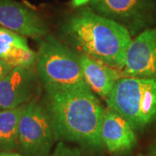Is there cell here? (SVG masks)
I'll use <instances>...</instances> for the list:
<instances>
[{
    "label": "cell",
    "instance_id": "1",
    "mask_svg": "<svg viewBox=\"0 0 156 156\" xmlns=\"http://www.w3.org/2000/svg\"><path fill=\"white\" fill-rule=\"evenodd\" d=\"M56 140L101 150V130L105 108L91 89L45 91Z\"/></svg>",
    "mask_w": 156,
    "mask_h": 156
},
{
    "label": "cell",
    "instance_id": "2",
    "mask_svg": "<svg viewBox=\"0 0 156 156\" xmlns=\"http://www.w3.org/2000/svg\"><path fill=\"white\" fill-rule=\"evenodd\" d=\"M62 32L83 54L123 71L132 41L125 26L90 9H83L64 23Z\"/></svg>",
    "mask_w": 156,
    "mask_h": 156
},
{
    "label": "cell",
    "instance_id": "3",
    "mask_svg": "<svg viewBox=\"0 0 156 156\" xmlns=\"http://www.w3.org/2000/svg\"><path fill=\"white\" fill-rule=\"evenodd\" d=\"M36 70L45 91L89 88L84 79L80 55L51 36H46L39 45Z\"/></svg>",
    "mask_w": 156,
    "mask_h": 156
},
{
    "label": "cell",
    "instance_id": "4",
    "mask_svg": "<svg viewBox=\"0 0 156 156\" xmlns=\"http://www.w3.org/2000/svg\"><path fill=\"white\" fill-rule=\"evenodd\" d=\"M106 102L134 130L146 128L156 120V78L124 76L117 81Z\"/></svg>",
    "mask_w": 156,
    "mask_h": 156
},
{
    "label": "cell",
    "instance_id": "5",
    "mask_svg": "<svg viewBox=\"0 0 156 156\" xmlns=\"http://www.w3.org/2000/svg\"><path fill=\"white\" fill-rule=\"evenodd\" d=\"M56 140L48 108L36 97L25 104L19 122L18 147L25 156H48Z\"/></svg>",
    "mask_w": 156,
    "mask_h": 156
},
{
    "label": "cell",
    "instance_id": "6",
    "mask_svg": "<svg viewBox=\"0 0 156 156\" xmlns=\"http://www.w3.org/2000/svg\"><path fill=\"white\" fill-rule=\"evenodd\" d=\"M93 11L121 23L134 35L156 23V0H91Z\"/></svg>",
    "mask_w": 156,
    "mask_h": 156
},
{
    "label": "cell",
    "instance_id": "7",
    "mask_svg": "<svg viewBox=\"0 0 156 156\" xmlns=\"http://www.w3.org/2000/svg\"><path fill=\"white\" fill-rule=\"evenodd\" d=\"M35 66L13 68L0 82V110L27 104L38 94V76Z\"/></svg>",
    "mask_w": 156,
    "mask_h": 156
},
{
    "label": "cell",
    "instance_id": "8",
    "mask_svg": "<svg viewBox=\"0 0 156 156\" xmlns=\"http://www.w3.org/2000/svg\"><path fill=\"white\" fill-rule=\"evenodd\" d=\"M123 73L126 76L156 78V27L146 29L131 41Z\"/></svg>",
    "mask_w": 156,
    "mask_h": 156
},
{
    "label": "cell",
    "instance_id": "9",
    "mask_svg": "<svg viewBox=\"0 0 156 156\" xmlns=\"http://www.w3.org/2000/svg\"><path fill=\"white\" fill-rule=\"evenodd\" d=\"M0 26L25 37L42 38L48 27L38 13L15 0H0Z\"/></svg>",
    "mask_w": 156,
    "mask_h": 156
},
{
    "label": "cell",
    "instance_id": "10",
    "mask_svg": "<svg viewBox=\"0 0 156 156\" xmlns=\"http://www.w3.org/2000/svg\"><path fill=\"white\" fill-rule=\"evenodd\" d=\"M101 135L104 147L113 154H127L137 144V138L131 125L109 107L104 111Z\"/></svg>",
    "mask_w": 156,
    "mask_h": 156
},
{
    "label": "cell",
    "instance_id": "11",
    "mask_svg": "<svg viewBox=\"0 0 156 156\" xmlns=\"http://www.w3.org/2000/svg\"><path fill=\"white\" fill-rule=\"evenodd\" d=\"M80 62L88 86L93 92L105 100L111 94L117 81L125 76L122 70L111 67L85 54H80Z\"/></svg>",
    "mask_w": 156,
    "mask_h": 156
},
{
    "label": "cell",
    "instance_id": "12",
    "mask_svg": "<svg viewBox=\"0 0 156 156\" xmlns=\"http://www.w3.org/2000/svg\"><path fill=\"white\" fill-rule=\"evenodd\" d=\"M0 59L13 68L30 67L36 65L37 54L25 37L0 26Z\"/></svg>",
    "mask_w": 156,
    "mask_h": 156
},
{
    "label": "cell",
    "instance_id": "13",
    "mask_svg": "<svg viewBox=\"0 0 156 156\" xmlns=\"http://www.w3.org/2000/svg\"><path fill=\"white\" fill-rule=\"evenodd\" d=\"M24 106L0 110V151L10 152L18 147L19 122Z\"/></svg>",
    "mask_w": 156,
    "mask_h": 156
},
{
    "label": "cell",
    "instance_id": "14",
    "mask_svg": "<svg viewBox=\"0 0 156 156\" xmlns=\"http://www.w3.org/2000/svg\"><path fill=\"white\" fill-rule=\"evenodd\" d=\"M48 156H88L84 152L77 147H71L63 141L56 144L54 150L50 152Z\"/></svg>",
    "mask_w": 156,
    "mask_h": 156
},
{
    "label": "cell",
    "instance_id": "15",
    "mask_svg": "<svg viewBox=\"0 0 156 156\" xmlns=\"http://www.w3.org/2000/svg\"><path fill=\"white\" fill-rule=\"evenodd\" d=\"M13 69V67L0 59V82Z\"/></svg>",
    "mask_w": 156,
    "mask_h": 156
},
{
    "label": "cell",
    "instance_id": "16",
    "mask_svg": "<svg viewBox=\"0 0 156 156\" xmlns=\"http://www.w3.org/2000/svg\"><path fill=\"white\" fill-rule=\"evenodd\" d=\"M91 0H71V6L74 8H77L81 6L85 5L86 4L89 3Z\"/></svg>",
    "mask_w": 156,
    "mask_h": 156
},
{
    "label": "cell",
    "instance_id": "17",
    "mask_svg": "<svg viewBox=\"0 0 156 156\" xmlns=\"http://www.w3.org/2000/svg\"><path fill=\"white\" fill-rule=\"evenodd\" d=\"M0 156H22L17 153H12V152H2L0 153Z\"/></svg>",
    "mask_w": 156,
    "mask_h": 156
},
{
    "label": "cell",
    "instance_id": "18",
    "mask_svg": "<svg viewBox=\"0 0 156 156\" xmlns=\"http://www.w3.org/2000/svg\"><path fill=\"white\" fill-rule=\"evenodd\" d=\"M149 156H156V141L151 147L150 152H149Z\"/></svg>",
    "mask_w": 156,
    "mask_h": 156
},
{
    "label": "cell",
    "instance_id": "19",
    "mask_svg": "<svg viewBox=\"0 0 156 156\" xmlns=\"http://www.w3.org/2000/svg\"><path fill=\"white\" fill-rule=\"evenodd\" d=\"M140 156H143V155H140Z\"/></svg>",
    "mask_w": 156,
    "mask_h": 156
}]
</instances>
